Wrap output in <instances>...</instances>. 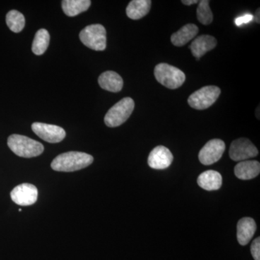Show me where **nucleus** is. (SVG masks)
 Segmentation results:
<instances>
[{
    "instance_id": "0eeeda50",
    "label": "nucleus",
    "mask_w": 260,
    "mask_h": 260,
    "mask_svg": "<svg viewBox=\"0 0 260 260\" xmlns=\"http://www.w3.org/2000/svg\"><path fill=\"white\" fill-rule=\"evenodd\" d=\"M258 153L255 145L246 138H239L233 141L229 150L230 158L234 161L239 162L254 158Z\"/></svg>"
},
{
    "instance_id": "a878e982",
    "label": "nucleus",
    "mask_w": 260,
    "mask_h": 260,
    "mask_svg": "<svg viewBox=\"0 0 260 260\" xmlns=\"http://www.w3.org/2000/svg\"><path fill=\"white\" fill-rule=\"evenodd\" d=\"M259 17H260V10H259V8H258V9L256 10L255 15H254V20H256V23H257L258 24L260 23Z\"/></svg>"
},
{
    "instance_id": "ddd939ff",
    "label": "nucleus",
    "mask_w": 260,
    "mask_h": 260,
    "mask_svg": "<svg viewBox=\"0 0 260 260\" xmlns=\"http://www.w3.org/2000/svg\"><path fill=\"white\" fill-rule=\"evenodd\" d=\"M256 230V225L254 219L246 217L239 220L237 224V240L239 244L245 246L249 244Z\"/></svg>"
},
{
    "instance_id": "6e6552de",
    "label": "nucleus",
    "mask_w": 260,
    "mask_h": 260,
    "mask_svg": "<svg viewBox=\"0 0 260 260\" xmlns=\"http://www.w3.org/2000/svg\"><path fill=\"white\" fill-rule=\"evenodd\" d=\"M225 150V143L220 139L210 140L201 149L199 153V160L201 164L210 166L218 162Z\"/></svg>"
},
{
    "instance_id": "f3484780",
    "label": "nucleus",
    "mask_w": 260,
    "mask_h": 260,
    "mask_svg": "<svg viewBox=\"0 0 260 260\" xmlns=\"http://www.w3.org/2000/svg\"><path fill=\"white\" fill-rule=\"evenodd\" d=\"M199 32V28L194 24H186L171 37L172 44L176 47H182L194 39Z\"/></svg>"
},
{
    "instance_id": "5701e85b",
    "label": "nucleus",
    "mask_w": 260,
    "mask_h": 260,
    "mask_svg": "<svg viewBox=\"0 0 260 260\" xmlns=\"http://www.w3.org/2000/svg\"><path fill=\"white\" fill-rule=\"evenodd\" d=\"M251 253L254 260H260V238H256L251 245Z\"/></svg>"
},
{
    "instance_id": "f8f14e48",
    "label": "nucleus",
    "mask_w": 260,
    "mask_h": 260,
    "mask_svg": "<svg viewBox=\"0 0 260 260\" xmlns=\"http://www.w3.org/2000/svg\"><path fill=\"white\" fill-rule=\"evenodd\" d=\"M217 40L215 37L210 35L200 36L194 39L190 45L192 55L197 59L204 56L208 51L213 50L217 46Z\"/></svg>"
},
{
    "instance_id": "39448f33",
    "label": "nucleus",
    "mask_w": 260,
    "mask_h": 260,
    "mask_svg": "<svg viewBox=\"0 0 260 260\" xmlns=\"http://www.w3.org/2000/svg\"><path fill=\"white\" fill-rule=\"evenodd\" d=\"M80 39L84 45L95 51L107 48V30L100 24L88 25L80 32Z\"/></svg>"
},
{
    "instance_id": "9d476101",
    "label": "nucleus",
    "mask_w": 260,
    "mask_h": 260,
    "mask_svg": "<svg viewBox=\"0 0 260 260\" xmlns=\"http://www.w3.org/2000/svg\"><path fill=\"white\" fill-rule=\"evenodd\" d=\"M11 199L20 206H29L34 205L38 199V189L32 184H24L17 186L11 191Z\"/></svg>"
},
{
    "instance_id": "f257e3e1",
    "label": "nucleus",
    "mask_w": 260,
    "mask_h": 260,
    "mask_svg": "<svg viewBox=\"0 0 260 260\" xmlns=\"http://www.w3.org/2000/svg\"><path fill=\"white\" fill-rule=\"evenodd\" d=\"M93 162V157L82 152L71 151L60 154L51 162L56 172H73L85 169Z\"/></svg>"
},
{
    "instance_id": "4468645a",
    "label": "nucleus",
    "mask_w": 260,
    "mask_h": 260,
    "mask_svg": "<svg viewBox=\"0 0 260 260\" xmlns=\"http://www.w3.org/2000/svg\"><path fill=\"white\" fill-rule=\"evenodd\" d=\"M234 173L238 179L249 180L259 175L260 164L256 160H244L239 162L234 168Z\"/></svg>"
},
{
    "instance_id": "393cba45",
    "label": "nucleus",
    "mask_w": 260,
    "mask_h": 260,
    "mask_svg": "<svg viewBox=\"0 0 260 260\" xmlns=\"http://www.w3.org/2000/svg\"><path fill=\"white\" fill-rule=\"evenodd\" d=\"M199 3V1H198V0H182V1H181V3H182V4L188 5V6L196 4V3Z\"/></svg>"
},
{
    "instance_id": "9b49d317",
    "label": "nucleus",
    "mask_w": 260,
    "mask_h": 260,
    "mask_svg": "<svg viewBox=\"0 0 260 260\" xmlns=\"http://www.w3.org/2000/svg\"><path fill=\"white\" fill-rule=\"evenodd\" d=\"M172 152L166 147L159 145L150 152L148 158L149 167L157 170H162L170 167L173 161Z\"/></svg>"
},
{
    "instance_id": "4be33fe9",
    "label": "nucleus",
    "mask_w": 260,
    "mask_h": 260,
    "mask_svg": "<svg viewBox=\"0 0 260 260\" xmlns=\"http://www.w3.org/2000/svg\"><path fill=\"white\" fill-rule=\"evenodd\" d=\"M209 4L208 0H202L197 9V17L200 23L203 25H210L213 22V15Z\"/></svg>"
},
{
    "instance_id": "412c9836",
    "label": "nucleus",
    "mask_w": 260,
    "mask_h": 260,
    "mask_svg": "<svg viewBox=\"0 0 260 260\" xmlns=\"http://www.w3.org/2000/svg\"><path fill=\"white\" fill-rule=\"evenodd\" d=\"M6 23L12 31L20 32L25 27V17L17 10H10L6 15Z\"/></svg>"
},
{
    "instance_id": "a211bd4d",
    "label": "nucleus",
    "mask_w": 260,
    "mask_h": 260,
    "mask_svg": "<svg viewBox=\"0 0 260 260\" xmlns=\"http://www.w3.org/2000/svg\"><path fill=\"white\" fill-rule=\"evenodd\" d=\"M151 3L150 0H133L126 8V15L132 20L143 18L150 11Z\"/></svg>"
},
{
    "instance_id": "b1692460",
    "label": "nucleus",
    "mask_w": 260,
    "mask_h": 260,
    "mask_svg": "<svg viewBox=\"0 0 260 260\" xmlns=\"http://www.w3.org/2000/svg\"><path fill=\"white\" fill-rule=\"evenodd\" d=\"M253 20H254V15L246 14L236 18L235 24L237 26H241L243 24L249 23V22L252 21Z\"/></svg>"
},
{
    "instance_id": "6ab92c4d",
    "label": "nucleus",
    "mask_w": 260,
    "mask_h": 260,
    "mask_svg": "<svg viewBox=\"0 0 260 260\" xmlns=\"http://www.w3.org/2000/svg\"><path fill=\"white\" fill-rule=\"evenodd\" d=\"M91 1L90 0H64L61 2V7L65 15L74 17L80 13L86 11L90 8Z\"/></svg>"
},
{
    "instance_id": "2eb2a0df",
    "label": "nucleus",
    "mask_w": 260,
    "mask_h": 260,
    "mask_svg": "<svg viewBox=\"0 0 260 260\" xmlns=\"http://www.w3.org/2000/svg\"><path fill=\"white\" fill-rule=\"evenodd\" d=\"M99 84L104 90L117 93L122 89L124 82L118 73L114 71H107L99 76Z\"/></svg>"
},
{
    "instance_id": "1a4fd4ad",
    "label": "nucleus",
    "mask_w": 260,
    "mask_h": 260,
    "mask_svg": "<svg viewBox=\"0 0 260 260\" xmlns=\"http://www.w3.org/2000/svg\"><path fill=\"white\" fill-rule=\"evenodd\" d=\"M31 128L37 136L48 143H59L62 141L66 136L65 130L62 127L53 124L35 122L32 124Z\"/></svg>"
},
{
    "instance_id": "20e7f679",
    "label": "nucleus",
    "mask_w": 260,
    "mask_h": 260,
    "mask_svg": "<svg viewBox=\"0 0 260 260\" xmlns=\"http://www.w3.org/2000/svg\"><path fill=\"white\" fill-rule=\"evenodd\" d=\"M135 109V102L129 97L124 98L113 106L106 114L104 122L109 127H116L125 122Z\"/></svg>"
},
{
    "instance_id": "423d86ee",
    "label": "nucleus",
    "mask_w": 260,
    "mask_h": 260,
    "mask_svg": "<svg viewBox=\"0 0 260 260\" xmlns=\"http://www.w3.org/2000/svg\"><path fill=\"white\" fill-rule=\"evenodd\" d=\"M220 94V89L215 85L203 87L191 94L188 99V104L198 110L208 109L216 102Z\"/></svg>"
},
{
    "instance_id": "7ed1b4c3",
    "label": "nucleus",
    "mask_w": 260,
    "mask_h": 260,
    "mask_svg": "<svg viewBox=\"0 0 260 260\" xmlns=\"http://www.w3.org/2000/svg\"><path fill=\"white\" fill-rule=\"evenodd\" d=\"M154 75L159 83L169 89L179 88L186 80L185 74L181 70L167 63L157 64Z\"/></svg>"
},
{
    "instance_id": "aec40b11",
    "label": "nucleus",
    "mask_w": 260,
    "mask_h": 260,
    "mask_svg": "<svg viewBox=\"0 0 260 260\" xmlns=\"http://www.w3.org/2000/svg\"><path fill=\"white\" fill-rule=\"evenodd\" d=\"M50 42V35L46 29L38 30L32 42V51L37 55H42L47 51Z\"/></svg>"
},
{
    "instance_id": "dca6fc26",
    "label": "nucleus",
    "mask_w": 260,
    "mask_h": 260,
    "mask_svg": "<svg viewBox=\"0 0 260 260\" xmlns=\"http://www.w3.org/2000/svg\"><path fill=\"white\" fill-rule=\"evenodd\" d=\"M222 182L221 174L213 170L202 173L198 179V185L207 191L218 190L221 187Z\"/></svg>"
},
{
    "instance_id": "f03ea898",
    "label": "nucleus",
    "mask_w": 260,
    "mask_h": 260,
    "mask_svg": "<svg viewBox=\"0 0 260 260\" xmlns=\"http://www.w3.org/2000/svg\"><path fill=\"white\" fill-rule=\"evenodd\" d=\"M8 145L15 155L23 158L39 156L44 150L42 143L23 135H10L8 140Z\"/></svg>"
}]
</instances>
